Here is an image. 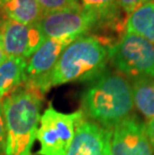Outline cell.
Returning <instances> with one entry per match:
<instances>
[{
	"label": "cell",
	"instance_id": "16",
	"mask_svg": "<svg viewBox=\"0 0 154 155\" xmlns=\"http://www.w3.org/2000/svg\"><path fill=\"white\" fill-rule=\"evenodd\" d=\"M36 1L41 6L44 14L65 8L80 6L77 0H36Z\"/></svg>",
	"mask_w": 154,
	"mask_h": 155
},
{
	"label": "cell",
	"instance_id": "1",
	"mask_svg": "<svg viewBox=\"0 0 154 155\" xmlns=\"http://www.w3.org/2000/svg\"><path fill=\"white\" fill-rule=\"evenodd\" d=\"M84 117L112 130L133 114L134 103L130 80L115 70L106 68L84 89L80 99Z\"/></svg>",
	"mask_w": 154,
	"mask_h": 155
},
{
	"label": "cell",
	"instance_id": "18",
	"mask_svg": "<svg viewBox=\"0 0 154 155\" xmlns=\"http://www.w3.org/2000/svg\"><path fill=\"white\" fill-rule=\"evenodd\" d=\"M5 146H6V126H5L2 100H0V155H5Z\"/></svg>",
	"mask_w": 154,
	"mask_h": 155
},
{
	"label": "cell",
	"instance_id": "3",
	"mask_svg": "<svg viewBox=\"0 0 154 155\" xmlns=\"http://www.w3.org/2000/svg\"><path fill=\"white\" fill-rule=\"evenodd\" d=\"M43 96L23 85L2 100L6 126L5 155H32Z\"/></svg>",
	"mask_w": 154,
	"mask_h": 155
},
{
	"label": "cell",
	"instance_id": "2",
	"mask_svg": "<svg viewBox=\"0 0 154 155\" xmlns=\"http://www.w3.org/2000/svg\"><path fill=\"white\" fill-rule=\"evenodd\" d=\"M111 45L107 39L95 35L75 39L61 53L41 93L44 95L51 88L66 83L93 80L107 68Z\"/></svg>",
	"mask_w": 154,
	"mask_h": 155
},
{
	"label": "cell",
	"instance_id": "20",
	"mask_svg": "<svg viewBox=\"0 0 154 155\" xmlns=\"http://www.w3.org/2000/svg\"><path fill=\"white\" fill-rule=\"evenodd\" d=\"M7 58H8V56L5 53L4 47H3V44H2L1 37H0V64H2Z\"/></svg>",
	"mask_w": 154,
	"mask_h": 155
},
{
	"label": "cell",
	"instance_id": "10",
	"mask_svg": "<svg viewBox=\"0 0 154 155\" xmlns=\"http://www.w3.org/2000/svg\"><path fill=\"white\" fill-rule=\"evenodd\" d=\"M110 137L111 130L83 117L66 155H110Z\"/></svg>",
	"mask_w": 154,
	"mask_h": 155
},
{
	"label": "cell",
	"instance_id": "5",
	"mask_svg": "<svg viewBox=\"0 0 154 155\" xmlns=\"http://www.w3.org/2000/svg\"><path fill=\"white\" fill-rule=\"evenodd\" d=\"M84 115L81 110L63 113L50 104L41 115L36 139L40 143L37 155H66L76 125Z\"/></svg>",
	"mask_w": 154,
	"mask_h": 155
},
{
	"label": "cell",
	"instance_id": "14",
	"mask_svg": "<svg viewBox=\"0 0 154 155\" xmlns=\"http://www.w3.org/2000/svg\"><path fill=\"white\" fill-rule=\"evenodd\" d=\"M124 29L154 44V0H150L131 13L126 19Z\"/></svg>",
	"mask_w": 154,
	"mask_h": 155
},
{
	"label": "cell",
	"instance_id": "6",
	"mask_svg": "<svg viewBox=\"0 0 154 155\" xmlns=\"http://www.w3.org/2000/svg\"><path fill=\"white\" fill-rule=\"evenodd\" d=\"M38 25L47 39H77L100 28L97 16L81 6L65 8L47 13L38 21Z\"/></svg>",
	"mask_w": 154,
	"mask_h": 155
},
{
	"label": "cell",
	"instance_id": "13",
	"mask_svg": "<svg viewBox=\"0 0 154 155\" xmlns=\"http://www.w3.org/2000/svg\"><path fill=\"white\" fill-rule=\"evenodd\" d=\"M0 14L20 24L31 25L40 21L44 11L36 0H10L3 4Z\"/></svg>",
	"mask_w": 154,
	"mask_h": 155
},
{
	"label": "cell",
	"instance_id": "21",
	"mask_svg": "<svg viewBox=\"0 0 154 155\" xmlns=\"http://www.w3.org/2000/svg\"><path fill=\"white\" fill-rule=\"evenodd\" d=\"M2 6H3V0H0V10H1Z\"/></svg>",
	"mask_w": 154,
	"mask_h": 155
},
{
	"label": "cell",
	"instance_id": "7",
	"mask_svg": "<svg viewBox=\"0 0 154 155\" xmlns=\"http://www.w3.org/2000/svg\"><path fill=\"white\" fill-rule=\"evenodd\" d=\"M0 37L8 57L29 59L47 40L37 23L20 24L0 14Z\"/></svg>",
	"mask_w": 154,
	"mask_h": 155
},
{
	"label": "cell",
	"instance_id": "11",
	"mask_svg": "<svg viewBox=\"0 0 154 155\" xmlns=\"http://www.w3.org/2000/svg\"><path fill=\"white\" fill-rule=\"evenodd\" d=\"M27 61L23 57H8L0 64V100L25 84Z\"/></svg>",
	"mask_w": 154,
	"mask_h": 155
},
{
	"label": "cell",
	"instance_id": "17",
	"mask_svg": "<svg viewBox=\"0 0 154 155\" xmlns=\"http://www.w3.org/2000/svg\"><path fill=\"white\" fill-rule=\"evenodd\" d=\"M149 1L150 0H118V5L122 12L128 17L131 13Z\"/></svg>",
	"mask_w": 154,
	"mask_h": 155
},
{
	"label": "cell",
	"instance_id": "15",
	"mask_svg": "<svg viewBox=\"0 0 154 155\" xmlns=\"http://www.w3.org/2000/svg\"><path fill=\"white\" fill-rule=\"evenodd\" d=\"M130 83L134 108L149 121L154 117V78H137Z\"/></svg>",
	"mask_w": 154,
	"mask_h": 155
},
{
	"label": "cell",
	"instance_id": "4",
	"mask_svg": "<svg viewBox=\"0 0 154 155\" xmlns=\"http://www.w3.org/2000/svg\"><path fill=\"white\" fill-rule=\"evenodd\" d=\"M109 63L129 80L154 78V44L141 36L124 31L110 46Z\"/></svg>",
	"mask_w": 154,
	"mask_h": 155
},
{
	"label": "cell",
	"instance_id": "8",
	"mask_svg": "<svg viewBox=\"0 0 154 155\" xmlns=\"http://www.w3.org/2000/svg\"><path fill=\"white\" fill-rule=\"evenodd\" d=\"M110 155H154L145 123L136 114L130 115L112 128Z\"/></svg>",
	"mask_w": 154,
	"mask_h": 155
},
{
	"label": "cell",
	"instance_id": "19",
	"mask_svg": "<svg viewBox=\"0 0 154 155\" xmlns=\"http://www.w3.org/2000/svg\"><path fill=\"white\" fill-rule=\"evenodd\" d=\"M145 127H146L147 136H148V139L150 141V143H151L153 150H154V117L152 119H150L149 121L146 122Z\"/></svg>",
	"mask_w": 154,
	"mask_h": 155
},
{
	"label": "cell",
	"instance_id": "12",
	"mask_svg": "<svg viewBox=\"0 0 154 155\" xmlns=\"http://www.w3.org/2000/svg\"><path fill=\"white\" fill-rule=\"evenodd\" d=\"M85 10L97 16L100 28H110L116 30L125 27L122 20V13L118 5V0H77Z\"/></svg>",
	"mask_w": 154,
	"mask_h": 155
},
{
	"label": "cell",
	"instance_id": "22",
	"mask_svg": "<svg viewBox=\"0 0 154 155\" xmlns=\"http://www.w3.org/2000/svg\"><path fill=\"white\" fill-rule=\"evenodd\" d=\"M8 1H10V0H3V4L6 3V2H8Z\"/></svg>",
	"mask_w": 154,
	"mask_h": 155
},
{
	"label": "cell",
	"instance_id": "9",
	"mask_svg": "<svg viewBox=\"0 0 154 155\" xmlns=\"http://www.w3.org/2000/svg\"><path fill=\"white\" fill-rule=\"evenodd\" d=\"M75 39L72 38L47 39L28 59L25 71L26 80L24 86L41 93L44 82L57 63L61 53Z\"/></svg>",
	"mask_w": 154,
	"mask_h": 155
}]
</instances>
